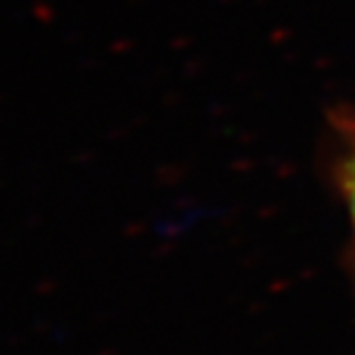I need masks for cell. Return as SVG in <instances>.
<instances>
[{
  "label": "cell",
  "mask_w": 355,
  "mask_h": 355,
  "mask_svg": "<svg viewBox=\"0 0 355 355\" xmlns=\"http://www.w3.org/2000/svg\"><path fill=\"white\" fill-rule=\"evenodd\" d=\"M336 183L348 210L355 242V114L336 123Z\"/></svg>",
  "instance_id": "obj_1"
}]
</instances>
